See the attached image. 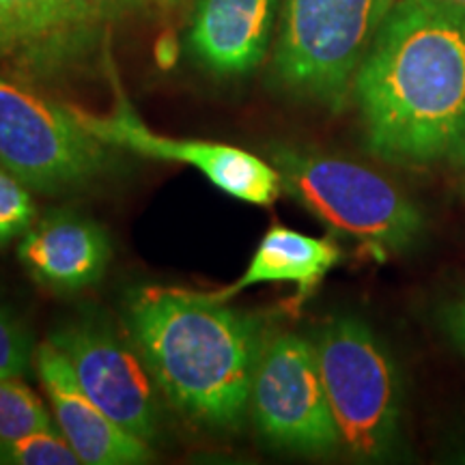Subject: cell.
<instances>
[{
    "mask_svg": "<svg viewBox=\"0 0 465 465\" xmlns=\"http://www.w3.org/2000/svg\"><path fill=\"white\" fill-rule=\"evenodd\" d=\"M463 158V164H465V144H463V149H461V153H459Z\"/></svg>",
    "mask_w": 465,
    "mask_h": 465,
    "instance_id": "cell-22",
    "label": "cell"
},
{
    "mask_svg": "<svg viewBox=\"0 0 465 465\" xmlns=\"http://www.w3.org/2000/svg\"><path fill=\"white\" fill-rule=\"evenodd\" d=\"M0 164L35 192L61 194L113 171L116 153L74 106L0 74Z\"/></svg>",
    "mask_w": 465,
    "mask_h": 465,
    "instance_id": "cell-5",
    "label": "cell"
},
{
    "mask_svg": "<svg viewBox=\"0 0 465 465\" xmlns=\"http://www.w3.org/2000/svg\"><path fill=\"white\" fill-rule=\"evenodd\" d=\"M250 416L278 449L300 455H328L339 449L341 435L315 342L291 332L265 339L250 388Z\"/></svg>",
    "mask_w": 465,
    "mask_h": 465,
    "instance_id": "cell-7",
    "label": "cell"
},
{
    "mask_svg": "<svg viewBox=\"0 0 465 465\" xmlns=\"http://www.w3.org/2000/svg\"><path fill=\"white\" fill-rule=\"evenodd\" d=\"M17 257L44 287L72 293L102 281L113 246L106 229L95 220L54 209L22 235Z\"/></svg>",
    "mask_w": 465,
    "mask_h": 465,
    "instance_id": "cell-12",
    "label": "cell"
},
{
    "mask_svg": "<svg viewBox=\"0 0 465 465\" xmlns=\"http://www.w3.org/2000/svg\"><path fill=\"white\" fill-rule=\"evenodd\" d=\"M52 427L50 414L31 388L20 380H0V441Z\"/></svg>",
    "mask_w": 465,
    "mask_h": 465,
    "instance_id": "cell-15",
    "label": "cell"
},
{
    "mask_svg": "<svg viewBox=\"0 0 465 465\" xmlns=\"http://www.w3.org/2000/svg\"><path fill=\"white\" fill-rule=\"evenodd\" d=\"M441 3H449V5H452V7L465 9V0H441Z\"/></svg>",
    "mask_w": 465,
    "mask_h": 465,
    "instance_id": "cell-21",
    "label": "cell"
},
{
    "mask_svg": "<svg viewBox=\"0 0 465 465\" xmlns=\"http://www.w3.org/2000/svg\"><path fill=\"white\" fill-rule=\"evenodd\" d=\"M270 162L282 190L339 235L375 254L399 252L422 232V213L392 182L356 162L276 144Z\"/></svg>",
    "mask_w": 465,
    "mask_h": 465,
    "instance_id": "cell-3",
    "label": "cell"
},
{
    "mask_svg": "<svg viewBox=\"0 0 465 465\" xmlns=\"http://www.w3.org/2000/svg\"><path fill=\"white\" fill-rule=\"evenodd\" d=\"M366 144L418 166L465 144V9L399 0L353 80Z\"/></svg>",
    "mask_w": 465,
    "mask_h": 465,
    "instance_id": "cell-1",
    "label": "cell"
},
{
    "mask_svg": "<svg viewBox=\"0 0 465 465\" xmlns=\"http://www.w3.org/2000/svg\"><path fill=\"white\" fill-rule=\"evenodd\" d=\"M35 371L48 394L58 429L80 457V463L141 465L153 459L149 441L125 431L93 403L75 380L67 358L50 341L35 351Z\"/></svg>",
    "mask_w": 465,
    "mask_h": 465,
    "instance_id": "cell-11",
    "label": "cell"
},
{
    "mask_svg": "<svg viewBox=\"0 0 465 465\" xmlns=\"http://www.w3.org/2000/svg\"><path fill=\"white\" fill-rule=\"evenodd\" d=\"M50 342L67 358L93 403L116 424L144 441L158 438V383L132 336L125 339L97 319H78L61 325Z\"/></svg>",
    "mask_w": 465,
    "mask_h": 465,
    "instance_id": "cell-8",
    "label": "cell"
},
{
    "mask_svg": "<svg viewBox=\"0 0 465 465\" xmlns=\"http://www.w3.org/2000/svg\"><path fill=\"white\" fill-rule=\"evenodd\" d=\"M446 322H449L450 334L455 336L459 345L465 349V298L450 308L449 319H446Z\"/></svg>",
    "mask_w": 465,
    "mask_h": 465,
    "instance_id": "cell-20",
    "label": "cell"
},
{
    "mask_svg": "<svg viewBox=\"0 0 465 465\" xmlns=\"http://www.w3.org/2000/svg\"><path fill=\"white\" fill-rule=\"evenodd\" d=\"M33 336L0 304V380H22L35 366Z\"/></svg>",
    "mask_w": 465,
    "mask_h": 465,
    "instance_id": "cell-18",
    "label": "cell"
},
{
    "mask_svg": "<svg viewBox=\"0 0 465 465\" xmlns=\"http://www.w3.org/2000/svg\"><path fill=\"white\" fill-rule=\"evenodd\" d=\"M31 188L0 164V246L22 237L37 218Z\"/></svg>",
    "mask_w": 465,
    "mask_h": 465,
    "instance_id": "cell-17",
    "label": "cell"
},
{
    "mask_svg": "<svg viewBox=\"0 0 465 465\" xmlns=\"http://www.w3.org/2000/svg\"><path fill=\"white\" fill-rule=\"evenodd\" d=\"M312 342L341 446L358 459L383 457L397 440L401 418L391 353L369 325L353 317L332 319Z\"/></svg>",
    "mask_w": 465,
    "mask_h": 465,
    "instance_id": "cell-6",
    "label": "cell"
},
{
    "mask_svg": "<svg viewBox=\"0 0 465 465\" xmlns=\"http://www.w3.org/2000/svg\"><path fill=\"white\" fill-rule=\"evenodd\" d=\"M127 332L158 391L212 431H240L263 347L259 317L201 291L144 287L127 302Z\"/></svg>",
    "mask_w": 465,
    "mask_h": 465,
    "instance_id": "cell-2",
    "label": "cell"
},
{
    "mask_svg": "<svg viewBox=\"0 0 465 465\" xmlns=\"http://www.w3.org/2000/svg\"><path fill=\"white\" fill-rule=\"evenodd\" d=\"M37 3L39 0H0V50L7 45Z\"/></svg>",
    "mask_w": 465,
    "mask_h": 465,
    "instance_id": "cell-19",
    "label": "cell"
},
{
    "mask_svg": "<svg viewBox=\"0 0 465 465\" xmlns=\"http://www.w3.org/2000/svg\"><path fill=\"white\" fill-rule=\"evenodd\" d=\"M75 114L89 130L114 149H127L144 158L171 160L201 171L220 192L250 205H274L282 192L281 174L272 162L246 149L224 143L173 138L144 125L124 93H116V104L108 114H93L75 108Z\"/></svg>",
    "mask_w": 465,
    "mask_h": 465,
    "instance_id": "cell-9",
    "label": "cell"
},
{
    "mask_svg": "<svg viewBox=\"0 0 465 465\" xmlns=\"http://www.w3.org/2000/svg\"><path fill=\"white\" fill-rule=\"evenodd\" d=\"M0 463L3 465H78L72 444L61 429H42L15 440L0 441Z\"/></svg>",
    "mask_w": 465,
    "mask_h": 465,
    "instance_id": "cell-16",
    "label": "cell"
},
{
    "mask_svg": "<svg viewBox=\"0 0 465 465\" xmlns=\"http://www.w3.org/2000/svg\"><path fill=\"white\" fill-rule=\"evenodd\" d=\"M278 0H194L190 48L220 78L254 72L270 48Z\"/></svg>",
    "mask_w": 465,
    "mask_h": 465,
    "instance_id": "cell-13",
    "label": "cell"
},
{
    "mask_svg": "<svg viewBox=\"0 0 465 465\" xmlns=\"http://www.w3.org/2000/svg\"><path fill=\"white\" fill-rule=\"evenodd\" d=\"M399 0H284L274 52L289 91L339 110Z\"/></svg>",
    "mask_w": 465,
    "mask_h": 465,
    "instance_id": "cell-4",
    "label": "cell"
},
{
    "mask_svg": "<svg viewBox=\"0 0 465 465\" xmlns=\"http://www.w3.org/2000/svg\"><path fill=\"white\" fill-rule=\"evenodd\" d=\"M183 0H39L0 52H14L33 69L61 67L97 42L106 26Z\"/></svg>",
    "mask_w": 465,
    "mask_h": 465,
    "instance_id": "cell-10",
    "label": "cell"
},
{
    "mask_svg": "<svg viewBox=\"0 0 465 465\" xmlns=\"http://www.w3.org/2000/svg\"><path fill=\"white\" fill-rule=\"evenodd\" d=\"M341 259L342 252L332 237H311L289 226L274 224L259 242L246 272L229 287L205 295L209 300L229 302L257 284L293 282L298 287V298H306Z\"/></svg>",
    "mask_w": 465,
    "mask_h": 465,
    "instance_id": "cell-14",
    "label": "cell"
}]
</instances>
